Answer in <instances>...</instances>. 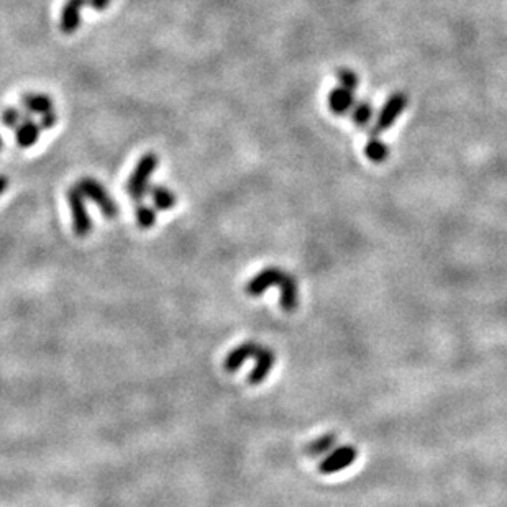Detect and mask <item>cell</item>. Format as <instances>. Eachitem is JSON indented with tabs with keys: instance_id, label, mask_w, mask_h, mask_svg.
<instances>
[{
	"instance_id": "1",
	"label": "cell",
	"mask_w": 507,
	"mask_h": 507,
	"mask_svg": "<svg viewBox=\"0 0 507 507\" xmlns=\"http://www.w3.org/2000/svg\"><path fill=\"white\" fill-rule=\"evenodd\" d=\"M158 164L160 158L156 153H145L138 160L133 173L130 174L128 181H126V194L130 195V199L135 200V202H142L143 198L148 194L150 178L158 169Z\"/></svg>"
},
{
	"instance_id": "2",
	"label": "cell",
	"mask_w": 507,
	"mask_h": 507,
	"mask_svg": "<svg viewBox=\"0 0 507 507\" xmlns=\"http://www.w3.org/2000/svg\"><path fill=\"white\" fill-rule=\"evenodd\" d=\"M76 187L81 191V194L84 195V198L93 200V202L99 207V211L107 218H115L120 213L119 204L111 198L108 191L100 184L97 179L81 178L79 181H77Z\"/></svg>"
},
{
	"instance_id": "3",
	"label": "cell",
	"mask_w": 507,
	"mask_h": 507,
	"mask_svg": "<svg viewBox=\"0 0 507 507\" xmlns=\"http://www.w3.org/2000/svg\"><path fill=\"white\" fill-rule=\"evenodd\" d=\"M405 107H408V95L405 94L396 93L391 97H388L383 108L378 113V119H376L373 128H370V137H379V133L384 132V130L391 128L394 122L399 119L401 113L405 111Z\"/></svg>"
},
{
	"instance_id": "4",
	"label": "cell",
	"mask_w": 507,
	"mask_h": 507,
	"mask_svg": "<svg viewBox=\"0 0 507 507\" xmlns=\"http://www.w3.org/2000/svg\"><path fill=\"white\" fill-rule=\"evenodd\" d=\"M84 199L86 198L81 194V191L76 186L68 191V202L73 216V229L74 233L81 238L87 237L90 233V230H93V220H90L89 212H87Z\"/></svg>"
},
{
	"instance_id": "5",
	"label": "cell",
	"mask_w": 507,
	"mask_h": 507,
	"mask_svg": "<svg viewBox=\"0 0 507 507\" xmlns=\"http://www.w3.org/2000/svg\"><path fill=\"white\" fill-rule=\"evenodd\" d=\"M358 457V452L355 447L352 445H343V447H338L336 450H334L329 457H325L318 465V471L322 475H335L338 471L345 470V468L353 465Z\"/></svg>"
},
{
	"instance_id": "6",
	"label": "cell",
	"mask_w": 507,
	"mask_h": 507,
	"mask_svg": "<svg viewBox=\"0 0 507 507\" xmlns=\"http://www.w3.org/2000/svg\"><path fill=\"white\" fill-rule=\"evenodd\" d=\"M284 274L286 273L279 268H265L263 271H260V273H258L250 283L247 284L245 291H247V294L251 297H258V296L265 294L269 287H273V286L279 287Z\"/></svg>"
},
{
	"instance_id": "7",
	"label": "cell",
	"mask_w": 507,
	"mask_h": 507,
	"mask_svg": "<svg viewBox=\"0 0 507 507\" xmlns=\"http://www.w3.org/2000/svg\"><path fill=\"white\" fill-rule=\"evenodd\" d=\"M84 6H87V0H66L64 2L59 17V30L64 35H73L81 28Z\"/></svg>"
},
{
	"instance_id": "8",
	"label": "cell",
	"mask_w": 507,
	"mask_h": 507,
	"mask_svg": "<svg viewBox=\"0 0 507 507\" xmlns=\"http://www.w3.org/2000/svg\"><path fill=\"white\" fill-rule=\"evenodd\" d=\"M255 360H256L255 368H253L250 376H248V383H250L251 386H258V384H261L266 378H268L271 370H273L274 363H276V355H274L273 350H269L266 347H260Z\"/></svg>"
},
{
	"instance_id": "9",
	"label": "cell",
	"mask_w": 507,
	"mask_h": 507,
	"mask_svg": "<svg viewBox=\"0 0 507 507\" xmlns=\"http://www.w3.org/2000/svg\"><path fill=\"white\" fill-rule=\"evenodd\" d=\"M260 347L261 345H258L255 342H247L231 350V352L225 358V371H229V373H235V371H238L245 365V361L251 360V358L256 356Z\"/></svg>"
},
{
	"instance_id": "10",
	"label": "cell",
	"mask_w": 507,
	"mask_h": 507,
	"mask_svg": "<svg viewBox=\"0 0 507 507\" xmlns=\"http://www.w3.org/2000/svg\"><path fill=\"white\" fill-rule=\"evenodd\" d=\"M353 106H355V93L353 90L345 89V87H335L329 95V107L330 111L336 113V115H343V113L352 112Z\"/></svg>"
},
{
	"instance_id": "11",
	"label": "cell",
	"mask_w": 507,
	"mask_h": 507,
	"mask_svg": "<svg viewBox=\"0 0 507 507\" xmlns=\"http://www.w3.org/2000/svg\"><path fill=\"white\" fill-rule=\"evenodd\" d=\"M41 126L32 119H23L20 122V125L15 128V138L17 145L20 148H30L40 138Z\"/></svg>"
},
{
	"instance_id": "12",
	"label": "cell",
	"mask_w": 507,
	"mask_h": 507,
	"mask_svg": "<svg viewBox=\"0 0 507 507\" xmlns=\"http://www.w3.org/2000/svg\"><path fill=\"white\" fill-rule=\"evenodd\" d=\"M279 289H281V307L286 312H294L299 305V291H297L296 279L286 273L279 284Z\"/></svg>"
},
{
	"instance_id": "13",
	"label": "cell",
	"mask_w": 507,
	"mask_h": 507,
	"mask_svg": "<svg viewBox=\"0 0 507 507\" xmlns=\"http://www.w3.org/2000/svg\"><path fill=\"white\" fill-rule=\"evenodd\" d=\"M148 192H150V198L153 204H155L156 211H173L178 202L176 194L164 186H150Z\"/></svg>"
},
{
	"instance_id": "14",
	"label": "cell",
	"mask_w": 507,
	"mask_h": 507,
	"mask_svg": "<svg viewBox=\"0 0 507 507\" xmlns=\"http://www.w3.org/2000/svg\"><path fill=\"white\" fill-rule=\"evenodd\" d=\"M20 104L30 113H38V115L48 111H53V99L46 94H23L20 99Z\"/></svg>"
},
{
	"instance_id": "15",
	"label": "cell",
	"mask_w": 507,
	"mask_h": 507,
	"mask_svg": "<svg viewBox=\"0 0 507 507\" xmlns=\"http://www.w3.org/2000/svg\"><path fill=\"white\" fill-rule=\"evenodd\" d=\"M335 443H336V437L334 434H325V435L318 437V439H316L314 441H310L307 447H305V453L312 458L322 457V455L329 453L330 450L334 448Z\"/></svg>"
},
{
	"instance_id": "16",
	"label": "cell",
	"mask_w": 507,
	"mask_h": 507,
	"mask_svg": "<svg viewBox=\"0 0 507 507\" xmlns=\"http://www.w3.org/2000/svg\"><path fill=\"white\" fill-rule=\"evenodd\" d=\"M365 155L373 163H383V161L388 160L389 148L384 145L379 137H370L365 146Z\"/></svg>"
},
{
	"instance_id": "17",
	"label": "cell",
	"mask_w": 507,
	"mask_h": 507,
	"mask_svg": "<svg viewBox=\"0 0 507 507\" xmlns=\"http://www.w3.org/2000/svg\"><path fill=\"white\" fill-rule=\"evenodd\" d=\"M135 216H137V225L140 229L148 230L155 227L156 218H158V211L151 207V205L138 202L137 207H135Z\"/></svg>"
},
{
	"instance_id": "18",
	"label": "cell",
	"mask_w": 507,
	"mask_h": 507,
	"mask_svg": "<svg viewBox=\"0 0 507 507\" xmlns=\"http://www.w3.org/2000/svg\"><path fill=\"white\" fill-rule=\"evenodd\" d=\"M352 119L358 126H366L373 119V106L368 100L355 102V106L352 108Z\"/></svg>"
},
{
	"instance_id": "19",
	"label": "cell",
	"mask_w": 507,
	"mask_h": 507,
	"mask_svg": "<svg viewBox=\"0 0 507 507\" xmlns=\"http://www.w3.org/2000/svg\"><path fill=\"white\" fill-rule=\"evenodd\" d=\"M336 79L340 81V86L348 90H353V93H355L358 84H360V79H358V76L352 71V69H340V71L336 73Z\"/></svg>"
},
{
	"instance_id": "20",
	"label": "cell",
	"mask_w": 507,
	"mask_h": 507,
	"mask_svg": "<svg viewBox=\"0 0 507 507\" xmlns=\"http://www.w3.org/2000/svg\"><path fill=\"white\" fill-rule=\"evenodd\" d=\"M2 124L8 126V128H17L20 125V122L23 120V115L17 107H7L6 111L2 112Z\"/></svg>"
},
{
	"instance_id": "21",
	"label": "cell",
	"mask_w": 507,
	"mask_h": 507,
	"mask_svg": "<svg viewBox=\"0 0 507 507\" xmlns=\"http://www.w3.org/2000/svg\"><path fill=\"white\" fill-rule=\"evenodd\" d=\"M56 124H58V115H56L55 108H53V111H48V112L41 113V115H40V126H41V130L53 128V126Z\"/></svg>"
},
{
	"instance_id": "22",
	"label": "cell",
	"mask_w": 507,
	"mask_h": 507,
	"mask_svg": "<svg viewBox=\"0 0 507 507\" xmlns=\"http://www.w3.org/2000/svg\"><path fill=\"white\" fill-rule=\"evenodd\" d=\"M111 2L112 0H87V3H89V6L97 12L106 10V8L111 6Z\"/></svg>"
},
{
	"instance_id": "23",
	"label": "cell",
	"mask_w": 507,
	"mask_h": 507,
	"mask_svg": "<svg viewBox=\"0 0 507 507\" xmlns=\"http://www.w3.org/2000/svg\"><path fill=\"white\" fill-rule=\"evenodd\" d=\"M8 187V179L7 176H3V174H0V195L6 192V189Z\"/></svg>"
},
{
	"instance_id": "24",
	"label": "cell",
	"mask_w": 507,
	"mask_h": 507,
	"mask_svg": "<svg viewBox=\"0 0 507 507\" xmlns=\"http://www.w3.org/2000/svg\"><path fill=\"white\" fill-rule=\"evenodd\" d=\"M2 146H3V142H2V137H0V150H2Z\"/></svg>"
}]
</instances>
